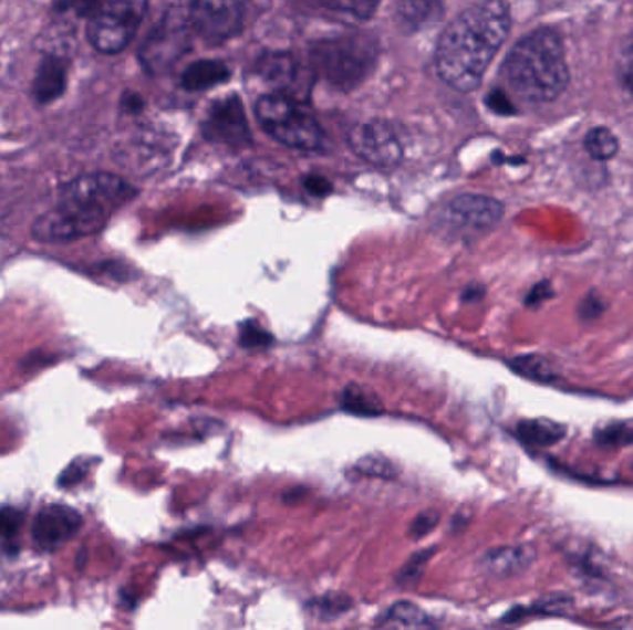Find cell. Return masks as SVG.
<instances>
[{"label":"cell","mask_w":633,"mask_h":630,"mask_svg":"<svg viewBox=\"0 0 633 630\" xmlns=\"http://www.w3.org/2000/svg\"><path fill=\"white\" fill-rule=\"evenodd\" d=\"M511 29L502 2H478L465 8L443 30L436 46V67L445 84L469 93L481 84Z\"/></svg>","instance_id":"obj_1"},{"label":"cell","mask_w":633,"mask_h":630,"mask_svg":"<svg viewBox=\"0 0 633 630\" xmlns=\"http://www.w3.org/2000/svg\"><path fill=\"white\" fill-rule=\"evenodd\" d=\"M136 197V189L120 176L90 172L62 187L54 208L32 225L35 241L71 242L104 230L120 208Z\"/></svg>","instance_id":"obj_2"},{"label":"cell","mask_w":633,"mask_h":630,"mask_svg":"<svg viewBox=\"0 0 633 630\" xmlns=\"http://www.w3.org/2000/svg\"><path fill=\"white\" fill-rule=\"evenodd\" d=\"M502 76L525 101L533 104L556 101L569 84L560 35L549 29L525 35L504 60Z\"/></svg>","instance_id":"obj_3"},{"label":"cell","mask_w":633,"mask_h":630,"mask_svg":"<svg viewBox=\"0 0 633 630\" xmlns=\"http://www.w3.org/2000/svg\"><path fill=\"white\" fill-rule=\"evenodd\" d=\"M311 73L340 90H354L376 63V46L365 35H340L311 46Z\"/></svg>","instance_id":"obj_4"},{"label":"cell","mask_w":633,"mask_h":630,"mask_svg":"<svg viewBox=\"0 0 633 630\" xmlns=\"http://www.w3.org/2000/svg\"><path fill=\"white\" fill-rule=\"evenodd\" d=\"M256 117L261 128L278 143L299 150L323 147L324 132L316 118L300 102L283 95L261 96L256 102Z\"/></svg>","instance_id":"obj_5"},{"label":"cell","mask_w":633,"mask_h":630,"mask_svg":"<svg viewBox=\"0 0 633 630\" xmlns=\"http://www.w3.org/2000/svg\"><path fill=\"white\" fill-rule=\"evenodd\" d=\"M148 4L143 0L96 4L87 18V40L102 54H120L131 45Z\"/></svg>","instance_id":"obj_6"},{"label":"cell","mask_w":633,"mask_h":630,"mask_svg":"<svg viewBox=\"0 0 633 630\" xmlns=\"http://www.w3.org/2000/svg\"><path fill=\"white\" fill-rule=\"evenodd\" d=\"M349 145L363 161L380 169L396 167L404 158V150L395 132L380 118H369L354 124L349 130Z\"/></svg>","instance_id":"obj_7"},{"label":"cell","mask_w":633,"mask_h":630,"mask_svg":"<svg viewBox=\"0 0 633 630\" xmlns=\"http://www.w3.org/2000/svg\"><path fill=\"white\" fill-rule=\"evenodd\" d=\"M186 21L175 18L173 13H167L158 27L148 35L139 51L142 65L148 73H164L173 67L178 57L187 51L189 35H187Z\"/></svg>","instance_id":"obj_8"},{"label":"cell","mask_w":633,"mask_h":630,"mask_svg":"<svg viewBox=\"0 0 633 630\" xmlns=\"http://www.w3.org/2000/svg\"><path fill=\"white\" fill-rule=\"evenodd\" d=\"M187 23L204 41L219 45L241 32L245 8L238 2H195L189 7Z\"/></svg>","instance_id":"obj_9"},{"label":"cell","mask_w":633,"mask_h":630,"mask_svg":"<svg viewBox=\"0 0 633 630\" xmlns=\"http://www.w3.org/2000/svg\"><path fill=\"white\" fill-rule=\"evenodd\" d=\"M208 141L230 148H243L250 143V128L243 104L238 96H225L209 106L203 123Z\"/></svg>","instance_id":"obj_10"},{"label":"cell","mask_w":633,"mask_h":630,"mask_svg":"<svg viewBox=\"0 0 633 630\" xmlns=\"http://www.w3.org/2000/svg\"><path fill=\"white\" fill-rule=\"evenodd\" d=\"M258 74L274 95L289 96L302 102L308 98L315 74L302 67L288 52H269L258 62Z\"/></svg>","instance_id":"obj_11"},{"label":"cell","mask_w":633,"mask_h":630,"mask_svg":"<svg viewBox=\"0 0 633 630\" xmlns=\"http://www.w3.org/2000/svg\"><path fill=\"white\" fill-rule=\"evenodd\" d=\"M502 217V203L484 195H459L453 198L443 211V222L465 233L489 231Z\"/></svg>","instance_id":"obj_12"},{"label":"cell","mask_w":633,"mask_h":630,"mask_svg":"<svg viewBox=\"0 0 633 630\" xmlns=\"http://www.w3.org/2000/svg\"><path fill=\"white\" fill-rule=\"evenodd\" d=\"M82 527V516L79 511L62 503H51L41 508L34 522L30 536L40 552L52 553L65 546Z\"/></svg>","instance_id":"obj_13"},{"label":"cell","mask_w":633,"mask_h":630,"mask_svg":"<svg viewBox=\"0 0 633 630\" xmlns=\"http://www.w3.org/2000/svg\"><path fill=\"white\" fill-rule=\"evenodd\" d=\"M68 85V65L60 56H45L35 73L32 93L40 104H49L63 95Z\"/></svg>","instance_id":"obj_14"},{"label":"cell","mask_w":633,"mask_h":630,"mask_svg":"<svg viewBox=\"0 0 633 630\" xmlns=\"http://www.w3.org/2000/svg\"><path fill=\"white\" fill-rule=\"evenodd\" d=\"M380 630H436L428 613L413 602H396L380 619Z\"/></svg>","instance_id":"obj_15"},{"label":"cell","mask_w":633,"mask_h":630,"mask_svg":"<svg viewBox=\"0 0 633 630\" xmlns=\"http://www.w3.org/2000/svg\"><path fill=\"white\" fill-rule=\"evenodd\" d=\"M230 78V69L217 60H200L181 74L180 84L187 91H206Z\"/></svg>","instance_id":"obj_16"},{"label":"cell","mask_w":633,"mask_h":630,"mask_svg":"<svg viewBox=\"0 0 633 630\" xmlns=\"http://www.w3.org/2000/svg\"><path fill=\"white\" fill-rule=\"evenodd\" d=\"M532 558L533 552H530L528 547H502V549L487 553L484 566L491 574L508 575L525 568Z\"/></svg>","instance_id":"obj_17"},{"label":"cell","mask_w":633,"mask_h":630,"mask_svg":"<svg viewBox=\"0 0 633 630\" xmlns=\"http://www.w3.org/2000/svg\"><path fill=\"white\" fill-rule=\"evenodd\" d=\"M563 433L565 429L561 428L560 423L550 422V420H526L517 429L519 439L533 448L556 444L558 440L563 439Z\"/></svg>","instance_id":"obj_18"},{"label":"cell","mask_w":633,"mask_h":630,"mask_svg":"<svg viewBox=\"0 0 633 630\" xmlns=\"http://www.w3.org/2000/svg\"><path fill=\"white\" fill-rule=\"evenodd\" d=\"M23 511L18 507H0V552L8 557L19 553V535L24 525Z\"/></svg>","instance_id":"obj_19"},{"label":"cell","mask_w":633,"mask_h":630,"mask_svg":"<svg viewBox=\"0 0 633 630\" xmlns=\"http://www.w3.org/2000/svg\"><path fill=\"white\" fill-rule=\"evenodd\" d=\"M585 150L589 156L599 161H608V159L615 158L619 153V139H616L613 132L608 128H593L585 137Z\"/></svg>","instance_id":"obj_20"},{"label":"cell","mask_w":633,"mask_h":630,"mask_svg":"<svg viewBox=\"0 0 633 630\" xmlns=\"http://www.w3.org/2000/svg\"><path fill=\"white\" fill-rule=\"evenodd\" d=\"M343 409L360 417H378L382 412L378 398L369 395L360 387H349L343 392Z\"/></svg>","instance_id":"obj_21"},{"label":"cell","mask_w":633,"mask_h":630,"mask_svg":"<svg viewBox=\"0 0 633 630\" xmlns=\"http://www.w3.org/2000/svg\"><path fill=\"white\" fill-rule=\"evenodd\" d=\"M354 470L363 477L387 479V481L395 479L398 473L395 462L378 453L363 456L362 461L356 462Z\"/></svg>","instance_id":"obj_22"},{"label":"cell","mask_w":633,"mask_h":630,"mask_svg":"<svg viewBox=\"0 0 633 630\" xmlns=\"http://www.w3.org/2000/svg\"><path fill=\"white\" fill-rule=\"evenodd\" d=\"M434 10H436L434 4H398V19L404 27L417 29L418 24L423 27L426 19L432 18Z\"/></svg>","instance_id":"obj_23"},{"label":"cell","mask_w":633,"mask_h":630,"mask_svg":"<svg viewBox=\"0 0 633 630\" xmlns=\"http://www.w3.org/2000/svg\"><path fill=\"white\" fill-rule=\"evenodd\" d=\"M600 444L604 445H626L633 442V426L632 423H615V426H608L596 434Z\"/></svg>","instance_id":"obj_24"},{"label":"cell","mask_w":633,"mask_h":630,"mask_svg":"<svg viewBox=\"0 0 633 630\" xmlns=\"http://www.w3.org/2000/svg\"><path fill=\"white\" fill-rule=\"evenodd\" d=\"M515 370L525 374V376L533 377V379H541V381H550L552 379V371H550L549 363L539 357H522L513 363Z\"/></svg>","instance_id":"obj_25"},{"label":"cell","mask_w":633,"mask_h":630,"mask_svg":"<svg viewBox=\"0 0 633 630\" xmlns=\"http://www.w3.org/2000/svg\"><path fill=\"white\" fill-rule=\"evenodd\" d=\"M432 553L434 549H426V552L415 553L409 560H407L406 566L402 569L401 577H398V585L407 586L415 582V580L421 577L423 569H425L426 564L432 558Z\"/></svg>","instance_id":"obj_26"},{"label":"cell","mask_w":633,"mask_h":630,"mask_svg":"<svg viewBox=\"0 0 633 630\" xmlns=\"http://www.w3.org/2000/svg\"><path fill=\"white\" fill-rule=\"evenodd\" d=\"M239 340L247 348H263V346H269L272 343V337L269 333L256 324V322H247L241 326V335H239Z\"/></svg>","instance_id":"obj_27"},{"label":"cell","mask_w":633,"mask_h":630,"mask_svg":"<svg viewBox=\"0 0 633 630\" xmlns=\"http://www.w3.org/2000/svg\"><path fill=\"white\" fill-rule=\"evenodd\" d=\"M313 607H315V616L319 618H334V616L345 612L346 607H349V597H321V599L313 601Z\"/></svg>","instance_id":"obj_28"},{"label":"cell","mask_w":633,"mask_h":630,"mask_svg":"<svg viewBox=\"0 0 633 630\" xmlns=\"http://www.w3.org/2000/svg\"><path fill=\"white\" fill-rule=\"evenodd\" d=\"M323 8L335 10V12H349L357 19H369L376 12V2H326Z\"/></svg>","instance_id":"obj_29"},{"label":"cell","mask_w":633,"mask_h":630,"mask_svg":"<svg viewBox=\"0 0 633 630\" xmlns=\"http://www.w3.org/2000/svg\"><path fill=\"white\" fill-rule=\"evenodd\" d=\"M87 466H90V464H87L85 459L71 462V464L63 470L60 479H58V486H60V489H73L76 484L82 483L85 475H87Z\"/></svg>","instance_id":"obj_30"},{"label":"cell","mask_w":633,"mask_h":630,"mask_svg":"<svg viewBox=\"0 0 633 630\" xmlns=\"http://www.w3.org/2000/svg\"><path fill=\"white\" fill-rule=\"evenodd\" d=\"M439 524V514L436 511H425V513L418 514L417 518L413 519L412 527H409V536L418 540V538H425L426 535H430L432 531L436 529V525Z\"/></svg>","instance_id":"obj_31"},{"label":"cell","mask_w":633,"mask_h":630,"mask_svg":"<svg viewBox=\"0 0 633 630\" xmlns=\"http://www.w3.org/2000/svg\"><path fill=\"white\" fill-rule=\"evenodd\" d=\"M619 74L622 84L633 93V38L627 41V45L622 49L621 60H619Z\"/></svg>","instance_id":"obj_32"},{"label":"cell","mask_w":633,"mask_h":630,"mask_svg":"<svg viewBox=\"0 0 633 630\" xmlns=\"http://www.w3.org/2000/svg\"><path fill=\"white\" fill-rule=\"evenodd\" d=\"M304 186L308 192L313 195V197H329L330 192H332V183H330L326 178H323V176H308Z\"/></svg>","instance_id":"obj_33"},{"label":"cell","mask_w":633,"mask_h":630,"mask_svg":"<svg viewBox=\"0 0 633 630\" xmlns=\"http://www.w3.org/2000/svg\"><path fill=\"white\" fill-rule=\"evenodd\" d=\"M487 106L491 107L492 112L500 113V115H509L515 113V107L508 101V96L504 95L502 91H491L486 98Z\"/></svg>","instance_id":"obj_34"},{"label":"cell","mask_w":633,"mask_h":630,"mask_svg":"<svg viewBox=\"0 0 633 630\" xmlns=\"http://www.w3.org/2000/svg\"><path fill=\"white\" fill-rule=\"evenodd\" d=\"M123 104H125L126 109H131V112H137V109H142L143 107L142 98H139L137 95H134V93H132V95H126L125 102H123Z\"/></svg>","instance_id":"obj_35"}]
</instances>
